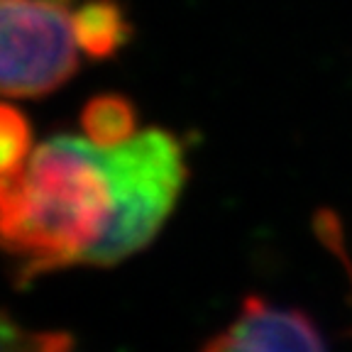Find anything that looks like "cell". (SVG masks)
<instances>
[{"label":"cell","mask_w":352,"mask_h":352,"mask_svg":"<svg viewBox=\"0 0 352 352\" xmlns=\"http://www.w3.org/2000/svg\"><path fill=\"white\" fill-rule=\"evenodd\" d=\"M98 149L116 210L88 264L108 267L140 252L154 240L174 210L188 171L182 140L162 127L135 132L118 147Z\"/></svg>","instance_id":"7a4b0ae2"},{"label":"cell","mask_w":352,"mask_h":352,"mask_svg":"<svg viewBox=\"0 0 352 352\" xmlns=\"http://www.w3.org/2000/svg\"><path fill=\"white\" fill-rule=\"evenodd\" d=\"M72 338L56 330L25 328L0 311V352H69Z\"/></svg>","instance_id":"ba28073f"},{"label":"cell","mask_w":352,"mask_h":352,"mask_svg":"<svg viewBox=\"0 0 352 352\" xmlns=\"http://www.w3.org/2000/svg\"><path fill=\"white\" fill-rule=\"evenodd\" d=\"M44 3H52V6H56V8H64V10H69V12H72V10H74V6H76L78 0H44Z\"/></svg>","instance_id":"9c48e42d"},{"label":"cell","mask_w":352,"mask_h":352,"mask_svg":"<svg viewBox=\"0 0 352 352\" xmlns=\"http://www.w3.org/2000/svg\"><path fill=\"white\" fill-rule=\"evenodd\" d=\"M248 352H328L318 328L306 314L248 296L230 325Z\"/></svg>","instance_id":"277c9868"},{"label":"cell","mask_w":352,"mask_h":352,"mask_svg":"<svg viewBox=\"0 0 352 352\" xmlns=\"http://www.w3.org/2000/svg\"><path fill=\"white\" fill-rule=\"evenodd\" d=\"M32 130L28 118L12 105L0 103V176H12L28 164Z\"/></svg>","instance_id":"52a82bcc"},{"label":"cell","mask_w":352,"mask_h":352,"mask_svg":"<svg viewBox=\"0 0 352 352\" xmlns=\"http://www.w3.org/2000/svg\"><path fill=\"white\" fill-rule=\"evenodd\" d=\"M81 127L83 135L98 147H118L138 132V113L125 96L103 94L86 103Z\"/></svg>","instance_id":"8992f818"},{"label":"cell","mask_w":352,"mask_h":352,"mask_svg":"<svg viewBox=\"0 0 352 352\" xmlns=\"http://www.w3.org/2000/svg\"><path fill=\"white\" fill-rule=\"evenodd\" d=\"M78 50L88 59H110L132 37V25L118 0H83L72 10Z\"/></svg>","instance_id":"5b68a950"},{"label":"cell","mask_w":352,"mask_h":352,"mask_svg":"<svg viewBox=\"0 0 352 352\" xmlns=\"http://www.w3.org/2000/svg\"><path fill=\"white\" fill-rule=\"evenodd\" d=\"M113 210L98 144L56 135L17 174L0 176V250L22 259L20 279L88 264Z\"/></svg>","instance_id":"6da1fadb"},{"label":"cell","mask_w":352,"mask_h":352,"mask_svg":"<svg viewBox=\"0 0 352 352\" xmlns=\"http://www.w3.org/2000/svg\"><path fill=\"white\" fill-rule=\"evenodd\" d=\"M72 12L44 0H0V96L37 98L78 69Z\"/></svg>","instance_id":"3957f363"}]
</instances>
